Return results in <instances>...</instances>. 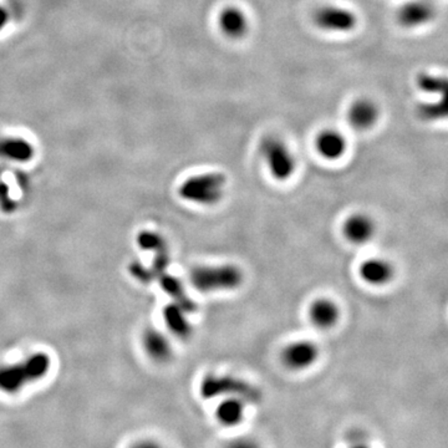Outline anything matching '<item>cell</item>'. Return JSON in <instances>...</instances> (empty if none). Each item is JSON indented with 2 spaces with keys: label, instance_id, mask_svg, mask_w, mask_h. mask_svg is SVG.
Segmentation results:
<instances>
[{
  "label": "cell",
  "instance_id": "3",
  "mask_svg": "<svg viewBox=\"0 0 448 448\" xmlns=\"http://www.w3.org/2000/svg\"><path fill=\"white\" fill-rule=\"evenodd\" d=\"M201 395L206 400L218 397H237L247 403H259L262 392L242 379L233 377L209 375L201 384Z\"/></svg>",
  "mask_w": 448,
  "mask_h": 448
},
{
  "label": "cell",
  "instance_id": "6",
  "mask_svg": "<svg viewBox=\"0 0 448 448\" xmlns=\"http://www.w3.org/2000/svg\"><path fill=\"white\" fill-rule=\"evenodd\" d=\"M315 25L330 33H349L357 25V18L352 11L340 6H321L313 16Z\"/></svg>",
  "mask_w": 448,
  "mask_h": 448
},
{
  "label": "cell",
  "instance_id": "19",
  "mask_svg": "<svg viewBox=\"0 0 448 448\" xmlns=\"http://www.w3.org/2000/svg\"><path fill=\"white\" fill-rule=\"evenodd\" d=\"M418 85L423 93L441 95L446 90V79L437 76V75H431L427 72H423L418 75Z\"/></svg>",
  "mask_w": 448,
  "mask_h": 448
},
{
  "label": "cell",
  "instance_id": "7",
  "mask_svg": "<svg viewBox=\"0 0 448 448\" xmlns=\"http://www.w3.org/2000/svg\"><path fill=\"white\" fill-rule=\"evenodd\" d=\"M319 357V349L311 341H295L283 351L282 360L290 370H305L314 365Z\"/></svg>",
  "mask_w": 448,
  "mask_h": 448
},
{
  "label": "cell",
  "instance_id": "10",
  "mask_svg": "<svg viewBox=\"0 0 448 448\" xmlns=\"http://www.w3.org/2000/svg\"><path fill=\"white\" fill-rule=\"evenodd\" d=\"M348 119L356 130L365 131L371 129L379 120V108L377 103L367 98L357 100L351 105Z\"/></svg>",
  "mask_w": 448,
  "mask_h": 448
},
{
  "label": "cell",
  "instance_id": "1",
  "mask_svg": "<svg viewBox=\"0 0 448 448\" xmlns=\"http://www.w3.org/2000/svg\"><path fill=\"white\" fill-rule=\"evenodd\" d=\"M50 369V359L45 354H35L26 360L0 366V391L14 395L23 387L42 380Z\"/></svg>",
  "mask_w": 448,
  "mask_h": 448
},
{
  "label": "cell",
  "instance_id": "4",
  "mask_svg": "<svg viewBox=\"0 0 448 448\" xmlns=\"http://www.w3.org/2000/svg\"><path fill=\"white\" fill-rule=\"evenodd\" d=\"M191 282L193 287L203 292H224L234 290L243 283V273L236 265L200 267L192 270Z\"/></svg>",
  "mask_w": 448,
  "mask_h": 448
},
{
  "label": "cell",
  "instance_id": "18",
  "mask_svg": "<svg viewBox=\"0 0 448 448\" xmlns=\"http://www.w3.org/2000/svg\"><path fill=\"white\" fill-rule=\"evenodd\" d=\"M161 279H162L161 280L162 287H163L167 293L170 294L172 298L176 299L177 305H180V308L187 311V313L195 311L196 306L193 304L191 299L185 295V290H183V287H182L180 280H177V279L171 277V275H163Z\"/></svg>",
  "mask_w": 448,
  "mask_h": 448
},
{
  "label": "cell",
  "instance_id": "5",
  "mask_svg": "<svg viewBox=\"0 0 448 448\" xmlns=\"http://www.w3.org/2000/svg\"><path fill=\"white\" fill-rule=\"evenodd\" d=\"M260 154L269 172L278 180H287L295 172V159L283 139L267 136L260 142Z\"/></svg>",
  "mask_w": 448,
  "mask_h": 448
},
{
  "label": "cell",
  "instance_id": "2",
  "mask_svg": "<svg viewBox=\"0 0 448 448\" xmlns=\"http://www.w3.org/2000/svg\"><path fill=\"white\" fill-rule=\"evenodd\" d=\"M226 183V176L218 172L193 176L182 183L180 195L185 201L198 203L202 206H213L219 203L223 198Z\"/></svg>",
  "mask_w": 448,
  "mask_h": 448
},
{
  "label": "cell",
  "instance_id": "12",
  "mask_svg": "<svg viewBox=\"0 0 448 448\" xmlns=\"http://www.w3.org/2000/svg\"><path fill=\"white\" fill-rule=\"evenodd\" d=\"M394 267L390 262L381 258H372L361 264V278L371 285H385L394 278Z\"/></svg>",
  "mask_w": 448,
  "mask_h": 448
},
{
  "label": "cell",
  "instance_id": "8",
  "mask_svg": "<svg viewBox=\"0 0 448 448\" xmlns=\"http://www.w3.org/2000/svg\"><path fill=\"white\" fill-rule=\"evenodd\" d=\"M435 16L433 6L425 0H413L398 9L397 21L405 28H418L432 21Z\"/></svg>",
  "mask_w": 448,
  "mask_h": 448
},
{
  "label": "cell",
  "instance_id": "24",
  "mask_svg": "<svg viewBox=\"0 0 448 448\" xmlns=\"http://www.w3.org/2000/svg\"><path fill=\"white\" fill-rule=\"evenodd\" d=\"M131 448H165L156 441H141V442L134 443Z\"/></svg>",
  "mask_w": 448,
  "mask_h": 448
},
{
  "label": "cell",
  "instance_id": "21",
  "mask_svg": "<svg viewBox=\"0 0 448 448\" xmlns=\"http://www.w3.org/2000/svg\"><path fill=\"white\" fill-rule=\"evenodd\" d=\"M418 116L426 121H437L446 117V108L444 101L441 100L438 103H423L418 108Z\"/></svg>",
  "mask_w": 448,
  "mask_h": 448
},
{
  "label": "cell",
  "instance_id": "9",
  "mask_svg": "<svg viewBox=\"0 0 448 448\" xmlns=\"http://www.w3.org/2000/svg\"><path fill=\"white\" fill-rule=\"evenodd\" d=\"M343 232L349 242L365 244L375 234V223L364 213H355L346 219Z\"/></svg>",
  "mask_w": 448,
  "mask_h": 448
},
{
  "label": "cell",
  "instance_id": "16",
  "mask_svg": "<svg viewBox=\"0 0 448 448\" xmlns=\"http://www.w3.org/2000/svg\"><path fill=\"white\" fill-rule=\"evenodd\" d=\"M144 348L152 360L166 362L172 355L170 341L157 331H149L144 335Z\"/></svg>",
  "mask_w": 448,
  "mask_h": 448
},
{
  "label": "cell",
  "instance_id": "22",
  "mask_svg": "<svg viewBox=\"0 0 448 448\" xmlns=\"http://www.w3.org/2000/svg\"><path fill=\"white\" fill-rule=\"evenodd\" d=\"M346 448H374L362 431H352L346 440Z\"/></svg>",
  "mask_w": 448,
  "mask_h": 448
},
{
  "label": "cell",
  "instance_id": "11",
  "mask_svg": "<svg viewBox=\"0 0 448 448\" xmlns=\"http://www.w3.org/2000/svg\"><path fill=\"white\" fill-rule=\"evenodd\" d=\"M315 146L321 157L329 161H336L344 156L348 144L345 137L340 132L334 130H326L318 134Z\"/></svg>",
  "mask_w": 448,
  "mask_h": 448
},
{
  "label": "cell",
  "instance_id": "13",
  "mask_svg": "<svg viewBox=\"0 0 448 448\" xmlns=\"http://www.w3.org/2000/svg\"><path fill=\"white\" fill-rule=\"evenodd\" d=\"M219 28L231 39H241L247 34L249 23L247 16L236 6H228L219 14Z\"/></svg>",
  "mask_w": 448,
  "mask_h": 448
},
{
  "label": "cell",
  "instance_id": "15",
  "mask_svg": "<svg viewBox=\"0 0 448 448\" xmlns=\"http://www.w3.org/2000/svg\"><path fill=\"white\" fill-rule=\"evenodd\" d=\"M311 323L319 328L326 330L333 328L340 316V310L330 299H318L311 304L309 310Z\"/></svg>",
  "mask_w": 448,
  "mask_h": 448
},
{
  "label": "cell",
  "instance_id": "23",
  "mask_svg": "<svg viewBox=\"0 0 448 448\" xmlns=\"http://www.w3.org/2000/svg\"><path fill=\"white\" fill-rule=\"evenodd\" d=\"M224 448H260V446L254 438L237 437L229 441Z\"/></svg>",
  "mask_w": 448,
  "mask_h": 448
},
{
  "label": "cell",
  "instance_id": "20",
  "mask_svg": "<svg viewBox=\"0 0 448 448\" xmlns=\"http://www.w3.org/2000/svg\"><path fill=\"white\" fill-rule=\"evenodd\" d=\"M30 149H29V146L23 141H9L0 146V154H3L9 159L23 161L29 159L31 154Z\"/></svg>",
  "mask_w": 448,
  "mask_h": 448
},
{
  "label": "cell",
  "instance_id": "14",
  "mask_svg": "<svg viewBox=\"0 0 448 448\" xmlns=\"http://www.w3.org/2000/svg\"><path fill=\"white\" fill-rule=\"evenodd\" d=\"M246 405L247 402L237 397H226L217 406V421L226 427L239 426L246 418Z\"/></svg>",
  "mask_w": 448,
  "mask_h": 448
},
{
  "label": "cell",
  "instance_id": "17",
  "mask_svg": "<svg viewBox=\"0 0 448 448\" xmlns=\"http://www.w3.org/2000/svg\"><path fill=\"white\" fill-rule=\"evenodd\" d=\"M185 313L187 311L177 304L170 305L165 310L166 324L172 333H175L180 338H187L191 334V325L188 323V320L185 319Z\"/></svg>",
  "mask_w": 448,
  "mask_h": 448
}]
</instances>
